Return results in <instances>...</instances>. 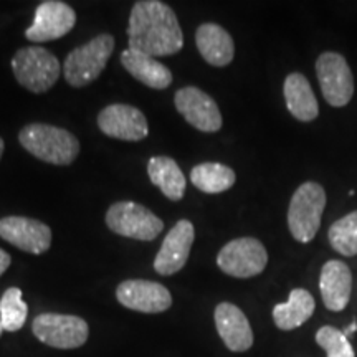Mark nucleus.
<instances>
[{"instance_id":"nucleus-1","label":"nucleus","mask_w":357,"mask_h":357,"mask_svg":"<svg viewBox=\"0 0 357 357\" xmlns=\"http://www.w3.org/2000/svg\"><path fill=\"white\" fill-rule=\"evenodd\" d=\"M128 42L132 50L149 56L176 55L184 47V33L176 12L159 0H139L131 8Z\"/></svg>"},{"instance_id":"nucleus-2","label":"nucleus","mask_w":357,"mask_h":357,"mask_svg":"<svg viewBox=\"0 0 357 357\" xmlns=\"http://www.w3.org/2000/svg\"><path fill=\"white\" fill-rule=\"evenodd\" d=\"M19 141L35 158L53 166H70L79 154L77 137L63 128L32 123L22 128Z\"/></svg>"},{"instance_id":"nucleus-3","label":"nucleus","mask_w":357,"mask_h":357,"mask_svg":"<svg viewBox=\"0 0 357 357\" xmlns=\"http://www.w3.org/2000/svg\"><path fill=\"white\" fill-rule=\"evenodd\" d=\"M114 52V37L100 33L88 43L68 53L63 63V77L73 88L88 86L102 73Z\"/></svg>"},{"instance_id":"nucleus-4","label":"nucleus","mask_w":357,"mask_h":357,"mask_svg":"<svg viewBox=\"0 0 357 357\" xmlns=\"http://www.w3.org/2000/svg\"><path fill=\"white\" fill-rule=\"evenodd\" d=\"M326 192L318 182H305L293 194L288 208V229L300 243H310L321 229Z\"/></svg>"},{"instance_id":"nucleus-5","label":"nucleus","mask_w":357,"mask_h":357,"mask_svg":"<svg viewBox=\"0 0 357 357\" xmlns=\"http://www.w3.org/2000/svg\"><path fill=\"white\" fill-rule=\"evenodd\" d=\"M13 77L29 91L47 93L58 82L61 66L58 58L43 47H24L12 58Z\"/></svg>"},{"instance_id":"nucleus-6","label":"nucleus","mask_w":357,"mask_h":357,"mask_svg":"<svg viewBox=\"0 0 357 357\" xmlns=\"http://www.w3.org/2000/svg\"><path fill=\"white\" fill-rule=\"evenodd\" d=\"M106 225L116 235L153 242L164 230V222L149 208L136 202H116L106 212Z\"/></svg>"},{"instance_id":"nucleus-7","label":"nucleus","mask_w":357,"mask_h":357,"mask_svg":"<svg viewBox=\"0 0 357 357\" xmlns=\"http://www.w3.org/2000/svg\"><path fill=\"white\" fill-rule=\"evenodd\" d=\"M35 337L56 349H77L88 341V323L79 316L43 312L32 323Z\"/></svg>"},{"instance_id":"nucleus-8","label":"nucleus","mask_w":357,"mask_h":357,"mask_svg":"<svg viewBox=\"0 0 357 357\" xmlns=\"http://www.w3.org/2000/svg\"><path fill=\"white\" fill-rule=\"evenodd\" d=\"M217 265L225 275L234 278H253L268 265V252L260 240L242 236L223 245L217 255Z\"/></svg>"},{"instance_id":"nucleus-9","label":"nucleus","mask_w":357,"mask_h":357,"mask_svg":"<svg viewBox=\"0 0 357 357\" xmlns=\"http://www.w3.org/2000/svg\"><path fill=\"white\" fill-rule=\"evenodd\" d=\"M316 75L324 100L334 108H344L354 95V77L346 58L336 52L321 53L316 60Z\"/></svg>"},{"instance_id":"nucleus-10","label":"nucleus","mask_w":357,"mask_h":357,"mask_svg":"<svg viewBox=\"0 0 357 357\" xmlns=\"http://www.w3.org/2000/svg\"><path fill=\"white\" fill-rule=\"evenodd\" d=\"M77 24V13L68 3L47 0L37 7L33 24L25 30V38L32 43L53 42L65 37Z\"/></svg>"},{"instance_id":"nucleus-11","label":"nucleus","mask_w":357,"mask_h":357,"mask_svg":"<svg viewBox=\"0 0 357 357\" xmlns=\"http://www.w3.org/2000/svg\"><path fill=\"white\" fill-rule=\"evenodd\" d=\"M0 238L22 252L42 255L52 247V229L37 218L10 215L0 218Z\"/></svg>"},{"instance_id":"nucleus-12","label":"nucleus","mask_w":357,"mask_h":357,"mask_svg":"<svg viewBox=\"0 0 357 357\" xmlns=\"http://www.w3.org/2000/svg\"><path fill=\"white\" fill-rule=\"evenodd\" d=\"M176 109L190 126L202 132L220 131L223 119L217 102L212 96L195 86H185L176 91L174 96Z\"/></svg>"},{"instance_id":"nucleus-13","label":"nucleus","mask_w":357,"mask_h":357,"mask_svg":"<svg viewBox=\"0 0 357 357\" xmlns=\"http://www.w3.org/2000/svg\"><path fill=\"white\" fill-rule=\"evenodd\" d=\"M98 128L106 136L131 142L146 139L149 134V124L144 113L123 102H116L101 109L98 114Z\"/></svg>"},{"instance_id":"nucleus-14","label":"nucleus","mask_w":357,"mask_h":357,"mask_svg":"<svg viewBox=\"0 0 357 357\" xmlns=\"http://www.w3.org/2000/svg\"><path fill=\"white\" fill-rule=\"evenodd\" d=\"M116 298L132 311L158 314L172 306V294L164 284L147 280H126L116 289Z\"/></svg>"},{"instance_id":"nucleus-15","label":"nucleus","mask_w":357,"mask_h":357,"mask_svg":"<svg viewBox=\"0 0 357 357\" xmlns=\"http://www.w3.org/2000/svg\"><path fill=\"white\" fill-rule=\"evenodd\" d=\"M195 240L194 223L189 220H178L164 238L162 247L154 258L155 273L171 276L181 271L189 260L192 245Z\"/></svg>"},{"instance_id":"nucleus-16","label":"nucleus","mask_w":357,"mask_h":357,"mask_svg":"<svg viewBox=\"0 0 357 357\" xmlns=\"http://www.w3.org/2000/svg\"><path fill=\"white\" fill-rule=\"evenodd\" d=\"M213 319L218 336L231 352H245L253 346L255 337L252 326L238 306L227 301L220 303L213 312Z\"/></svg>"},{"instance_id":"nucleus-17","label":"nucleus","mask_w":357,"mask_h":357,"mask_svg":"<svg viewBox=\"0 0 357 357\" xmlns=\"http://www.w3.org/2000/svg\"><path fill=\"white\" fill-rule=\"evenodd\" d=\"M319 291L329 311L346 310L352 294V271L341 260H329L321 268Z\"/></svg>"},{"instance_id":"nucleus-18","label":"nucleus","mask_w":357,"mask_h":357,"mask_svg":"<svg viewBox=\"0 0 357 357\" xmlns=\"http://www.w3.org/2000/svg\"><path fill=\"white\" fill-rule=\"evenodd\" d=\"M195 43L204 60L217 68L230 65L235 56L234 38L218 24L207 22L200 25L195 32Z\"/></svg>"},{"instance_id":"nucleus-19","label":"nucleus","mask_w":357,"mask_h":357,"mask_svg":"<svg viewBox=\"0 0 357 357\" xmlns=\"http://www.w3.org/2000/svg\"><path fill=\"white\" fill-rule=\"evenodd\" d=\"M121 65L124 70L137 82L153 89H166L172 83V73L166 65L132 48H126L121 53Z\"/></svg>"},{"instance_id":"nucleus-20","label":"nucleus","mask_w":357,"mask_h":357,"mask_svg":"<svg viewBox=\"0 0 357 357\" xmlns=\"http://www.w3.org/2000/svg\"><path fill=\"white\" fill-rule=\"evenodd\" d=\"M284 102L293 118L301 123L314 121L319 114V105L305 75L289 73L283 84Z\"/></svg>"},{"instance_id":"nucleus-21","label":"nucleus","mask_w":357,"mask_h":357,"mask_svg":"<svg viewBox=\"0 0 357 357\" xmlns=\"http://www.w3.org/2000/svg\"><path fill=\"white\" fill-rule=\"evenodd\" d=\"M147 176L151 182L172 202L184 199L187 181L178 164L167 155H154L147 162Z\"/></svg>"},{"instance_id":"nucleus-22","label":"nucleus","mask_w":357,"mask_h":357,"mask_svg":"<svg viewBox=\"0 0 357 357\" xmlns=\"http://www.w3.org/2000/svg\"><path fill=\"white\" fill-rule=\"evenodd\" d=\"M316 303L312 294L305 288H294L287 303L273 307V321L281 331H293L306 323L314 312Z\"/></svg>"},{"instance_id":"nucleus-23","label":"nucleus","mask_w":357,"mask_h":357,"mask_svg":"<svg viewBox=\"0 0 357 357\" xmlns=\"http://www.w3.org/2000/svg\"><path fill=\"white\" fill-rule=\"evenodd\" d=\"M194 187L205 194H222L234 187L236 176L234 169L220 162H204L190 171Z\"/></svg>"},{"instance_id":"nucleus-24","label":"nucleus","mask_w":357,"mask_h":357,"mask_svg":"<svg viewBox=\"0 0 357 357\" xmlns=\"http://www.w3.org/2000/svg\"><path fill=\"white\" fill-rule=\"evenodd\" d=\"M328 240L342 257L357 255V211L347 213L329 227Z\"/></svg>"},{"instance_id":"nucleus-25","label":"nucleus","mask_w":357,"mask_h":357,"mask_svg":"<svg viewBox=\"0 0 357 357\" xmlns=\"http://www.w3.org/2000/svg\"><path fill=\"white\" fill-rule=\"evenodd\" d=\"M26 316H29V306L22 300V289L15 287L8 288L0 298V321L3 331H19L24 328Z\"/></svg>"},{"instance_id":"nucleus-26","label":"nucleus","mask_w":357,"mask_h":357,"mask_svg":"<svg viewBox=\"0 0 357 357\" xmlns=\"http://www.w3.org/2000/svg\"><path fill=\"white\" fill-rule=\"evenodd\" d=\"M316 342L321 349H324L326 357H356L354 347L349 342L341 329L334 326H323L316 333Z\"/></svg>"},{"instance_id":"nucleus-27","label":"nucleus","mask_w":357,"mask_h":357,"mask_svg":"<svg viewBox=\"0 0 357 357\" xmlns=\"http://www.w3.org/2000/svg\"><path fill=\"white\" fill-rule=\"evenodd\" d=\"M10 263H12V257L8 255L6 250L0 248V276H2L8 270Z\"/></svg>"},{"instance_id":"nucleus-28","label":"nucleus","mask_w":357,"mask_h":357,"mask_svg":"<svg viewBox=\"0 0 357 357\" xmlns=\"http://www.w3.org/2000/svg\"><path fill=\"white\" fill-rule=\"evenodd\" d=\"M357 331V321H352V323L347 326V328L344 329V331H342V334H344L346 337H349L352 333H356Z\"/></svg>"},{"instance_id":"nucleus-29","label":"nucleus","mask_w":357,"mask_h":357,"mask_svg":"<svg viewBox=\"0 0 357 357\" xmlns=\"http://www.w3.org/2000/svg\"><path fill=\"white\" fill-rule=\"evenodd\" d=\"M3 149H6V144H3V139H2V137H0V159H2Z\"/></svg>"},{"instance_id":"nucleus-30","label":"nucleus","mask_w":357,"mask_h":357,"mask_svg":"<svg viewBox=\"0 0 357 357\" xmlns=\"http://www.w3.org/2000/svg\"><path fill=\"white\" fill-rule=\"evenodd\" d=\"M2 333H3V328H2V321H0V336H2Z\"/></svg>"}]
</instances>
